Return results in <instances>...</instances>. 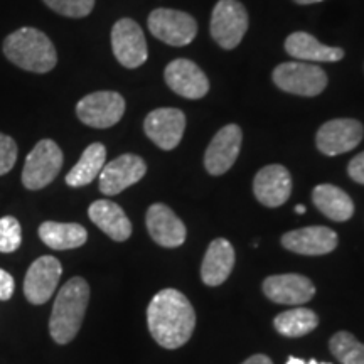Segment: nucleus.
<instances>
[{
	"label": "nucleus",
	"mask_w": 364,
	"mask_h": 364,
	"mask_svg": "<svg viewBox=\"0 0 364 364\" xmlns=\"http://www.w3.org/2000/svg\"><path fill=\"white\" fill-rule=\"evenodd\" d=\"M147 324L152 338L166 349L184 346L193 336L196 312L184 294L176 289H164L150 300Z\"/></svg>",
	"instance_id": "f257e3e1"
},
{
	"label": "nucleus",
	"mask_w": 364,
	"mask_h": 364,
	"mask_svg": "<svg viewBox=\"0 0 364 364\" xmlns=\"http://www.w3.org/2000/svg\"><path fill=\"white\" fill-rule=\"evenodd\" d=\"M88 300L90 285L81 277H75L61 287L49 318V334L54 343L68 344L76 338L83 324Z\"/></svg>",
	"instance_id": "f03ea898"
},
{
	"label": "nucleus",
	"mask_w": 364,
	"mask_h": 364,
	"mask_svg": "<svg viewBox=\"0 0 364 364\" xmlns=\"http://www.w3.org/2000/svg\"><path fill=\"white\" fill-rule=\"evenodd\" d=\"M4 54L12 65L31 73H49L58 63L51 39L36 27H21L4 41Z\"/></svg>",
	"instance_id": "7ed1b4c3"
},
{
	"label": "nucleus",
	"mask_w": 364,
	"mask_h": 364,
	"mask_svg": "<svg viewBox=\"0 0 364 364\" xmlns=\"http://www.w3.org/2000/svg\"><path fill=\"white\" fill-rule=\"evenodd\" d=\"M63 161H65L63 150L54 140H41L26 157L24 169H22L24 188L39 191L51 184L61 171Z\"/></svg>",
	"instance_id": "20e7f679"
},
{
	"label": "nucleus",
	"mask_w": 364,
	"mask_h": 364,
	"mask_svg": "<svg viewBox=\"0 0 364 364\" xmlns=\"http://www.w3.org/2000/svg\"><path fill=\"white\" fill-rule=\"evenodd\" d=\"M272 78L282 91L299 97H317L327 86L324 70L304 61L282 63L273 70Z\"/></svg>",
	"instance_id": "39448f33"
},
{
	"label": "nucleus",
	"mask_w": 364,
	"mask_h": 364,
	"mask_svg": "<svg viewBox=\"0 0 364 364\" xmlns=\"http://www.w3.org/2000/svg\"><path fill=\"white\" fill-rule=\"evenodd\" d=\"M213 39L223 49H235L248 31V12L238 0H220L211 16Z\"/></svg>",
	"instance_id": "423d86ee"
},
{
	"label": "nucleus",
	"mask_w": 364,
	"mask_h": 364,
	"mask_svg": "<svg viewBox=\"0 0 364 364\" xmlns=\"http://www.w3.org/2000/svg\"><path fill=\"white\" fill-rule=\"evenodd\" d=\"M124 113L125 100L117 91H95L76 105V115L93 129H110L122 120Z\"/></svg>",
	"instance_id": "0eeeda50"
},
{
	"label": "nucleus",
	"mask_w": 364,
	"mask_h": 364,
	"mask_svg": "<svg viewBox=\"0 0 364 364\" xmlns=\"http://www.w3.org/2000/svg\"><path fill=\"white\" fill-rule=\"evenodd\" d=\"M149 31L162 43L182 48L193 43L198 24L193 16L172 9H156L149 16Z\"/></svg>",
	"instance_id": "6e6552de"
},
{
	"label": "nucleus",
	"mask_w": 364,
	"mask_h": 364,
	"mask_svg": "<svg viewBox=\"0 0 364 364\" xmlns=\"http://www.w3.org/2000/svg\"><path fill=\"white\" fill-rule=\"evenodd\" d=\"M112 49L117 61L129 70L142 66L149 58L147 41H145L142 27L129 17L117 21L113 26Z\"/></svg>",
	"instance_id": "1a4fd4ad"
},
{
	"label": "nucleus",
	"mask_w": 364,
	"mask_h": 364,
	"mask_svg": "<svg viewBox=\"0 0 364 364\" xmlns=\"http://www.w3.org/2000/svg\"><path fill=\"white\" fill-rule=\"evenodd\" d=\"M364 129L353 118H336L318 129L316 144L324 156L334 157L358 147L363 140Z\"/></svg>",
	"instance_id": "9d476101"
},
{
	"label": "nucleus",
	"mask_w": 364,
	"mask_h": 364,
	"mask_svg": "<svg viewBox=\"0 0 364 364\" xmlns=\"http://www.w3.org/2000/svg\"><path fill=\"white\" fill-rule=\"evenodd\" d=\"M63 267L58 258L39 257L33 262L24 279V295L34 306H43L54 295V290L61 279Z\"/></svg>",
	"instance_id": "9b49d317"
},
{
	"label": "nucleus",
	"mask_w": 364,
	"mask_h": 364,
	"mask_svg": "<svg viewBox=\"0 0 364 364\" xmlns=\"http://www.w3.org/2000/svg\"><path fill=\"white\" fill-rule=\"evenodd\" d=\"M147 172L144 159L135 154H124L105 164L100 172V191L105 196H117L139 182Z\"/></svg>",
	"instance_id": "f8f14e48"
},
{
	"label": "nucleus",
	"mask_w": 364,
	"mask_h": 364,
	"mask_svg": "<svg viewBox=\"0 0 364 364\" xmlns=\"http://www.w3.org/2000/svg\"><path fill=\"white\" fill-rule=\"evenodd\" d=\"M243 132L238 125L230 124L218 132L204 154V167L211 176H223L233 167L240 156Z\"/></svg>",
	"instance_id": "ddd939ff"
},
{
	"label": "nucleus",
	"mask_w": 364,
	"mask_h": 364,
	"mask_svg": "<svg viewBox=\"0 0 364 364\" xmlns=\"http://www.w3.org/2000/svg\"><path fill=\"white\" fill-rule=\"evenodd\" d=\"M145 135L162 150L176 149L186 130V115L177 108H157L145 117Z\"/></svg>",
	"instance_id": "4468645a"
},
{
	"label": "nucleus",
	"mask_w": 364,
	"mask_h": 364,
	"mask_svg": "<svg viewBox=\"0 0 364 364\" xmlns=\"http://www.w3.org/2000/svg\"><path fill=\"white\" fill-rule=\"evenodd\" d=\"M164 78L169 88L179 97L199 100L209 91V80L204 71L189 59H174L164 71Z\"/></svg>",
	"instance_id": "2eb2a0df"
},
{
	"label": "nucleus",
	"mask_w": 364,
	"mask_h": 364,
	"mask_svg": "<svg viewBox=\"0 0 364 364\" xmlns=\"http://www.w3.org/2000/svg\"><path fill=\"white\" fill-rule=\"evenodd\" d=\"M263 292L275 304L284 306H302L316 295L312 280L299 273L272 275L263 282Z\"/></svg>",
	"instance_id": "dca6fc26"
},
{
	"label": "nucleus",
	"mask_w": 364,
	"mask_h": 364,
	"mask_svg": "<svg viewBox=\"0 0 364 364\" xmlns=\"http://www.w3.org/2000/svg\"><path fill=\"white\" fill-rule=\"evenodd\" d=\"M255 198L267 208H279L292 194V177L280 164L263 167L253 181Z\"/></svg>",
	"instance_id": "f3484780"
},
{
	"label": "nucleus",
	"mask_w": 364,
	"mask_h": 364,
	"mask_svg": "<svg viewBox=\"0 0 364 364\" xmlns=\"http://www.w3.org/2000/svg\"><path fill=\"white\" fill-rule=\"evenodd\" d=\"M145 225L152 240L166 248L181 247L188 236L184 223L169 206L162 203H156L149 208Z\"/></svg>",
	"instance_id": "a211bd4d"
},
{
	"label": "nucleus",
	"mask_w": 364,
	"mask_h": 364,
	"mask_svg": "<svg viewBox=\"0 0 364 364\" xmlns=\"http://www.w3.org/2000/svg\"><path fill=\"white\" fill-rule=\"evenodd\" d=\"M282 245L289 252L318 257L334 252L338 247V235L326 226H307L285 233L282 236Z\"/></svg>",
	"instance_id": "6ab92c4d"
},
{
	"label": "nucleus",
	"mask_w": 364,
	"mask_h": 364,
	"mask_svg": "<svg viewBox=\"0 0 364 364\" xmlns=\"http://www.w3.org/2000/svg\"><path fill=\"white\" fill-rule=\"evenodd\" d=\"M235 267V248L230 241L218 238L209 245L201 265V279L209 287L225 284Z\"/></svg>",
	"instance_id": "aec40b11"
},
{
	"label": "nucleus",
	"mask_w": 364,
	"mask_h": 364,
	"mask_svg": "<svg viewBox=\"0 0 364 364\" xmlns=\"http://www.w3.org/2000/svg\"><path fill=\"white\" fill-rule=\"evenodd\" d=\"M90 220L113 241H125L132 235V223L117 203L98 199L88 209Z\"/></svg>",
	"instance_id": "412c9836"
},
{
	"label": "nucleus",
	"mask_w": 364,
	"mask_h": 364,
	"mask_svg": "<svg viewBox=\"0 0 364 364\" xmlns=\"http://www.w3.org/2000/svg\"><path fill=\"white\" fill-rule=\"evenodd\" d=\"M285 51L299 61L314 63H336L344 58L341 48H331L314 38L309 33H294L285 39Z\"/></svg>",
	"instance_id": "4be33fe9"
},
{
	"label": "nucleus",
	"mask_w": 364,
	"mask_h": 364,
	"mask_svg": "<svg viewBox=\"0 0 364 364\" xmlns=\"http://www.w3.org/2000/svg\"><path fill=\"white\" fill-rule=\"evenodd\" d=\"M39 238L46 247L58 252L83 247L88 240V231L78 223L46 221L39 226Z\"/></svg>",
	"instance_id": "5701e85b"
},
{
	"label": "nucleus",
	"mask_w": 364,
	"mask_h": 364,
	"mask_svg": "<svg viewBox=\"0 0 364 364\" xmlns=\"http://www.w3.org/2000/svg\"><path fill=\"white\" fill-rule=\"evenodd\" d=\"M314 204L332 221H348L354 215V203L343 189L332 184H321L312 193Z\"/></svg>",
	"instance_id": "b1692460"
},
{
	"label": "nucleus",
	"mask_w": 364,
	"mask_h": 364,
	"mask_svg": "<svg viewBox=\"0 0 364 364\" xmlns=\"http://www.w3.org/2000/svg\"><path fill=\"white\" fill-rule=\"evenodd\" d=\"M107 161V149L103 144H91L86 147L83 156L76 162V166L68 172L66 184L71 188H83L93 182L100 176Z\"/></svg>",
	"instance_id": "393cba45"
},
{
	"label": "nucleus",
	"mask_w": 364,
	"mask_h": 364,
	"mask_svg": "<svg viewBox=\"0 0 364 364\" xmlns=\"http://www.w3.org/2000/svg\"><path fill=\"white\" fill-rule=\"evenodd\" d=\"M318 324V317L311 309L299 307L292 311H285L279 314L273 321V326L279 334L285 338H302L311 334Z\"/></svg>",
	"instance_id": "a878e982"
},
{
	"label": "nucleus",
	"mask_w": 364,
	"mask_h": 364,
	"mask_svg": "<svg viewBox=\"0 0 364 364\" xmlns=\"http://www.w3.org/2000/svg\"><path fill=\"white\" fill-rule=\"evenodd\" d=\"M329 348L341 364H364V344L359 343L351 332H336L331 338Z\"/></svg>",
	"instance_id": "bb28decb"
},
{
	"label": "nucleus",
	"mask_w": 364,
	"mask_h": 364,
	"mask_svg": "<svg viewBox=\"0 0 364 364\" xmlns=\"http://www.w3.org/2000/svg\"><path fill=\"white\" fill-rule=\"evenodd\" d=\"M22 243L21 223L14 216L0 218V253H14Z\"/></svg>",
	"instance_id": "cd10ccee"
},
{
	"label": "nucleus",
	"mask_w": 364,
	"mask_h": 364,
	"mask_svg": "<svg viewBox=\"0 0 364 364\" xmlns=\"http://www.w3.org/2000/svg\"><path fill=\"white\" fill-rule=\"evenodd\" d=\"M44 4L51 11L71 17V19L90 16L95 7V0H44Z\"/></svg>",
	"instance_id": "c85d7f7f"
},
{
	"label": "nucleus",
	"mask_w": 364,
	"mask_h": 364,
	"mask_svg": "<svg viewBox=\"0 0 364 364\" xmlns=\"http://www.w3.org/2000/svg\"><path fill=\"white\" fill-rule=\"evenodd\" d=\"M17 161V144L12 136L0 134V176H6L14 169Z\"/></svg>",
	"instance_id": "c756f323"
},
{
	"label": "nucleus",
	"mask_w": 364,
	"mask_h": 364,
	"mask_svg": "<svg viewBox=\"0 0 364 364\" xmlns=\"http://www.w3.org/2000/svg\"><path fill=\"white\" fill-rule=\"evenodd\" d=\"M348 174L351 176V179L356 181L358 184L364 186V152L358 154V156L349 162Z\"/></svg>",
	"instance_id": "7c9ffc66"
},
{
	"label": "nucleus",
	"mask_w": 364,
	"mask_h": 364,
	"mask_svg": "<svg viewBox=\"0 0 364 364\" xmlns=\"http://www.w3.org/2000/svg\"><path fill=\"white\" fill-rule=\"evenodd\" d=\"M16 282L11 273L0 268V300H9L14 295Z\"/></svg>",
	"instance_id": "2f4dec72"
},
{
	"label": "nucleus",
	"mask_w": 364,
	"mask_h": 364,
	"mask_svg": "<svg viewBox=\"0 0 364 364\" xmlns=\"http://www.w3.org/2000/svg\"><path fill=\"white\" fill-rule=\"evenodd\" d=\"M243 364H273L272 359L265 356V354H255V356L248 358Z\"/></svg>",
	"instance_id": "473e14b6"
},
{
	"label": "nucleus",
	"mask_w": 364,
	"mask_h": 364,
	"mask_svg": "<svg viewBox=\"0 0 364 364\" xmlns=\"http://www.w3.org/2000/svg\"><path fill=\"white\" fill-rule=\"evenodd\" d=\"M287 364H329V363H317L316 359H311V361H304V359H300V358L290 356L289 359H287Z\"/></svg>",
	"instance_id": "72a5a7b5"
},
{
	"label": "nucleus",
	"mask_w": 364,
	"mask_h": 364,
	"mask_svg": "<svg viewBox=\"0 0 364 364\" xmlns=\"http://www.w3.org/2000/svg\"><path fill=\"white\" fill-rule=\"evenodd\" d=\"M294 2L300 4V6H309V4H317V2H322V0H294Z\"/></svg>",
	"instance_id": "f704fd0d"
},
{
	"label": "nucleus",
	"mask_w": 364,
	"mask_h": 364,
	"mask_svg": "<svg viewBox=\"0 0 364 364\" xmlns=\"http://www.w3.org/2000/svg\"><path fill=\"white\" fill-rule=\"evenodd\" d=\"M295 213H297V215H304V213H306V206H295Z\"/></svg>",
	"instance_id": "c9c22d12"
}]
</instances>
